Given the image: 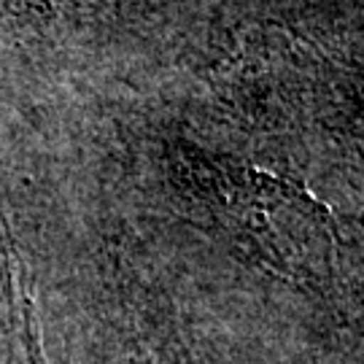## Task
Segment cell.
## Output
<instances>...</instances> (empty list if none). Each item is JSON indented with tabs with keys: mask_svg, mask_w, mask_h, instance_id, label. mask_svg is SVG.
Masks as SVG:
<instances>
[{
	"mask_svg": "<svg viewBox=\"0 0 364 364\" xmlns=\"http://www.w3.org/2000/svg\"><path fill=\"white\" fill-rule=\"evenodd\" d=\"M0 284L6 294V364H46L33 275L0 216Z\"/></svg>",
	"mask_w": 364,
	"mask_h": 364,
	"instance_id": "cell-1",
	"label": "cell"
},
{
	"mask_svg": "<svg viewBox=\"0 0 364 364\" xmlns=\"http://www.w3.org/2000/svg\"><path fill=\"white\" fill-rule=\"evenodd\" d=\"M54 19V0H0V33H43Z\"/></svg>",
	"mask_w": 364,
	"mask_h": 364,
	"instance_id": "cell-2",
	"label": "cell"
}]
</instances>
